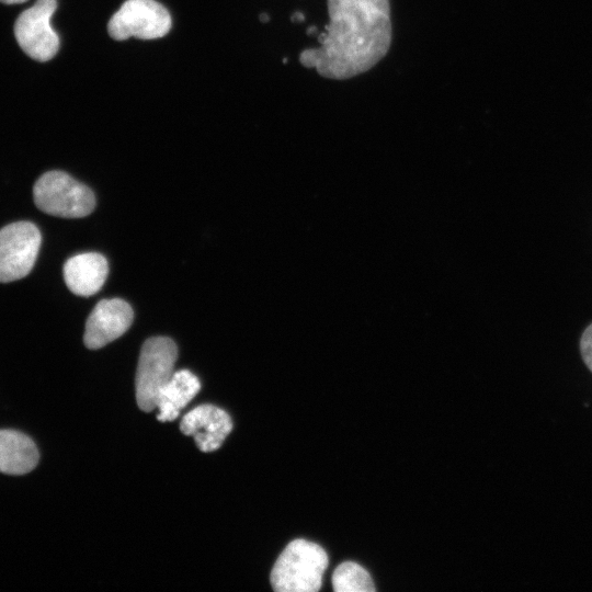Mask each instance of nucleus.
Segmentation results:
<instances>
[{
	"label": "nucleus",
	"mask_w": 592,
	"mask_h": 592,
	"mask_svg": "<svg viewBox=\"0 0 592 592\" xmlns=\"http://www.w3.org/2000/svg\"><path fill=\"white\" fill-rule=\"evenodd\" d=\"M56 0H37L15 21L14 35L22 50L38 61L52 59L58 52L59 37L50 26Z\"/></svg>",
	"instance_id": "obj_7"
},
{
	"label": "nucleus",
	"mask_w": 592,
	"mask_h": 592,
	"mask_svg": "<svg viewBox=\"0 0 592 592\" xmlns=\"http://www.w3.org/2000/svg\"><path fill=\"white\" fill-rule=\"evenodd\" d=\"M42 242L38 228L16 221L0 229V283L25 277L34 266Z\"/></svg>",
	"instance_id": "obj_6"
},
{
	"label": "nucleus",
	"mask_w": 592,
	"mask_h": 592,
	"mask_svg": "<svg viewBox=\"0 0 592 592\" xmlns=\"http://www.w3.org/2000/svg\"><path fill=\"white\" fill-rule=\"evenodd\" d=\"M260 20H261L262 22H267V21H269L267 14L262 13V14L260 15Z\"/></svg>",
	"instance_id": "obj_17"
},
{
	"label": "nucleus",
	"mask_w": 592,
	"mask_h": 592,
	"mask_svg": "<svg viewBox=\"0 0 592 592\" xmlns=\"http://www.w3.org/2000/svg\"><path fill=\"white\" fill-rule=\"evenodd\" d=\"M134 312L121 298L100 300L86 322L83 335L88 349L96 350L123 335L130 327Z\"/></svg>",
	"instance_id": "obj_8"
},
{
	"label": "nucleus",
	"mask_w": 592,
	"mask_h": 592,
	"mask_svg": "<svg viewBox=\"0 0 592 592\" xmlns=\"http://www.w3.org/2000/svg\"><path fill=\"white\" fill-rule=\"evenodd\" d=\"M169 11L156 0H127L110 19L107 32L116 41L155 39L169 33Z\"/></svg>",
	"instance_id": "obj_5"
},
{
	"label": "nucleus",
	"mask_w": 592,
	"mask_h": 592,
	"mask_svg": "<svg viewBox=\"0 0 592 592\" xmlns=\"http://www.w3.org/2000/svg\"><path fill=\"white\" fill-rule=\"evenodd\" d=\"M177 357L178 349L170 338L153 337L143 344L135 377L136 400L143 411L156 408L159 391L174 374Z\"/></svg>",
	"instance_id": "obj_4"
},
{
	"label": "nucleus",
	"mask_w": 592,
	"mask_h": 592,
	"mask_svg": "<svg viewBox=\"0 0 592 592\" xmlns=\"http://www.w3.org/2000/svg\"><path fill=\"white\" fill-rule=\"evenodd\" d=\"M297 19H298V20H304V16H303L299 12H297V13H295V14L293 15V20H297Z\"/></svg>",
	"instance_id": "obj_16"
},
{
	"label": "nucleus",
	"mask_w": 592,
	"mask_h": 592,
	"mask_svg": "<svg viewBox=\"0 0 592 592\" xmlns=\"http://www.w3.org/2000/svg\"><path fill=\"white\" fill-rule=\"evenodd\" d=\"M329 23L319 46L299 62L331 80H348L375 67L388 53L392 26L389 0H327Z\"/></svg>",
	"instance_id": "obj_1"
},
{
	"label": "nucleus",
	"mask_w": 592,
	"mask_h": 592,
	"mask_svg": "<svg viewBox=\"0 0 592 592\" xmlns=\"http://www.w3.org/2000/svg\"><path fill=\"white\" fill-rule=\"evenodd\" d=\"M38 451L25 434L14 430H0V471L8 475H24L38 463Z\"/></svg>",
	"instance_id": "obj_11"
},
{
	"label": "nucleus",
	"mask_w": 592,
	"mask_h": 592,
	"mask_svg": "<svg viewBox=\"0 0 592 592\" xmlns=\"http://www.w3.org/2000/svg\"><path fill=\"white\" fill-rule=\"evenodd\" d=\"M109 273L106 259L96 252L79 253L64 265V280L76 295L91 296L103 286Z\"/></svg>",
	"instance_id": "obj_10"
},
{
	"label": "nucleus",
	"mask_w": 592,
	"mask_h": 592,
	"mask_svg": "<svg viewBox=\"0 0 592 592\" xmlns=\"http://www.w3.org/2000/svg\"><path fill=\"white\" fill-rule=\"evenodd\" d=\"M1 2L5 3V4H15V3H23L27 0H0Z\"/></svg>",
	"instance_id": "obj_15"
},
{
	"label": "nucleus",
	"mask_w": 592,
	"mask_h": 592,
	"mask_svg": "<svg viewBox=\"0 0 592 592\" xmlns=\"http://www.w3.org/2000/svg\"><path fill=\"white\" fill-rule=\"evenodd\" d=\"M328 566V555L316 543L297 538L278 556L270 581L277 592H317Z\"/></svg>",
	"instance_id": "obj_2"
},
{
	"label": "nucleus",
	"mask_w": 592,
	"mask_h": 592,
	"mask_svg": "<svg viewBox=\"0 0 592 592\" xmlns=\"http://www.w3.org/2000/svg\"><path fill=\"white\" fill-rule=\"evenodd\" d=\"M201 384L198 378L187 369L174 372L171 379L158 394L156 408L157 419L161 422L173 421L180 411L196 396Z\"/></svg>",
	"instance_id": "obj_12"
},
{
	"label": "nucleus",
	"mask_w": 592,
	"mask_h": 592,
	"mask_svg": "<svg viewBox=\"0 0 592 592\" xmlns=\"http://www.w3.org/2000/svg\"><path fill=\"white\" fill-rule=\"evenodd\" d=\"M580 352L584 364L592 372V323L582 333Z\"/></svg>",
	"instance_id": "obj_14"
},
{
	"label": "nucleus",
	"mask_w": 592,
	"mask_h": 592,
	"mask_svg": "<svg viewBox=\"0 0 592 592\" xmlns=\"http://www.w3.org/2000/svg\"><path fill=\"white\" fill-rule=\"evenodd\" d=\"M34 203L42 212L64 218L89 215L95 206L92 191L62 171H49L33 187Z\"/></svg>",
	"instance_id": "obj_3"
},
{
	"label": "nucleus",
	"mask_w": 592,
	"mask_h": 592,
	"mask_svg": "<svg viewBox=\"0 0 592 592\" xmlns=\"http://www.w3.org/2000/svg\"><path fill=\"white\" fill-rule=\"evenodd\" d=\"M335 592H374L375 587L369 573L358 563L345 561L339 565L332 574Z\"/></svg>",
	"instance_id": "obj_13"
},
{
	"label": "nucleus",
	"mask_w": 592,
	"mask_h": 592,
	"mask_svg": "<svg viewBox=\"0 0 592 592\" xmlns=\"http://www.w3.org/2000/svg\"><path fill=\"white\" fill-rule=\"evenodd\" d=\"M180 430L194 437L202 452L218 449L232 430L229 414L213 405H201L189 411L181 420Z\"/></svg>",
	"instance_id": "obj_9"
}]
</instances>
